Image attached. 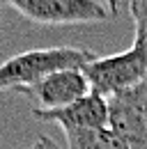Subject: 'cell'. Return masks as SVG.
Wrapping results in <instances>:
<instances>
[{"label":"cell","mask_w":147,"mask_h":149,"mask_svg":"<svg viewBox=\"0 0 147 149\" xmlns=\"http://www.w3.org/2000/svg\"><path fill=\"white\" fill-rule=\"evenodd\" d=\"M94 57L92 51L76 46H48L18 53L0 64V92H23L55 71L85 69Z\"/></svg>","instance_id":"obj_1"},{"label":"cell","mask_w":147,"mask_h":149,"mask_svg":"<svg viewBox=\"0 0 147 149\" xmlns=\"http://www.w3.org/2000/svg\"><path fill=\"white\" fill-rule=\"evenodd\" d=\"M23 19L39 25H83L101 23L113 14L99 0H0Z\"/></svg>","instance_id":"obj_2"},{"label":"cell","mask_w":147,"mask_h":149,"mask_svg":"<svg viewBox=\"0 0 147 149\" xmlns=\"http://www.w3.org/2000/svg\"><path fill=\"white\" fill-rule=\"evenodd\" d=\"M85 74L90 78L92 92L110 99L113 94L124 92L147 78V55L131 46L115 55L94 57L85 67Z\"/></svg>","instance_id":"obj_3"},{"label":"cell","mask_w":147,"mask_h":149,"mask_svg":"<svg viewBox=\"0 0 147 149\" xmlns=\"http://www.w3.org/2000/svg\"><path fill=\"white\" fill-rule=\"evenodd\" d=\"M108 129L129 149H147V78L108 99Z\"/></svg>","instance_id":"obj_4"},{"label":"cell","mask_w":147,"mask_h":149,"mask_svg":"<svg viewBox=\"0 0 147 149\" xmlns=\"http://www.w3.org/2000/svg\"><path fill=\"white\" fill-rule=\"evenodd\" d=\"M92 92L85 69H62L46 76L41 83L23 90L35 110H57Z\"/></svg>","instance_id":"obj_5"},{"label":"cell","mask_w":147,"mask_h":149,"mask_svg":"<svg viewBox=\"0 0 147 149\" xmlns=\"http://www.w3.org/2000/svg\"><path fill=\"white\" fill-rule=\"evenodd\" d=\"M30 112L39 122L57 124L64 133L108 126V99L97 92H90L88 96L74 101L64 108H57V110H35L32 108Z\"/></svg>","instance_id":"obj_6"},{"label":"cell","mask_w":147,"mask_h":149,"mask_svg":"<svg viewBox=\"0 0 147 149\" xmlns=\"http://www.w3.org/2000/svg\"><path fill=\"white\" fill-rule=\"evenodd\" d=\"M67 149H129V145L113 129H88L64 133Z\"/></svg>","instance_id":"obj_7"},{"label":"cell","mask_w":147,"mask_h":149,"mask_svg":"<svg viewBox=\"0 0 147 149\" xmlns=\"http://www.w3.org/2000/svg\"><path fill=\"white\" fill-rule=\"evenodd\" d=\"M129 14L133 19V46L147 55V0H129Z\"/></svg>","instance_id":"obj_8"},{"label":"cell","mask_w":147,"mask_h":149,"mask_svg":"<svg viewBox=\"0 0 147 149\" xmlns=\"http://www.w3.org/2000/svg\"><path fill=\"white\" fill-rule=\"evenodd\" d=\"M30 147H32V149H62L57 142H53V140H51V138H46V135H39Z\"/></svg>","instance_id":"obj_9"},{"label":"cell","mask_w":147,"mask_h":149,"mask_svg":"<svg viewBox=\"0 0 147 149\" xmlns=\"http://www.w3.org/2000/svg\"><path fill=\"white\" fill-rule=\"evenodd\" d=\"M99 2H101V5H104V7L108 9L113 16H115V14L120 12V0H99Z\"/></svg>","instance_id":"obj_10"}]
</instances>
